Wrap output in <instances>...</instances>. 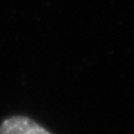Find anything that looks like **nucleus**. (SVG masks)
I'll use <instances>...</instances> for the list:
<instances>
[{
    "label": "nucleus",
    "mask_w": 134,
    "mask_h": 134,
    "mask_svg": "<svg viewBox=\"0 0 134 134\" xmlns=\"http://www.w3.org/2000/svg\"><path fill=\"white\" fill-rule=\"evenodd\" d=\"M0 134H51L42 125L23 115H15L3 120Z\"/></svg>",
    "instance_id": "1"
}]
</instances>
